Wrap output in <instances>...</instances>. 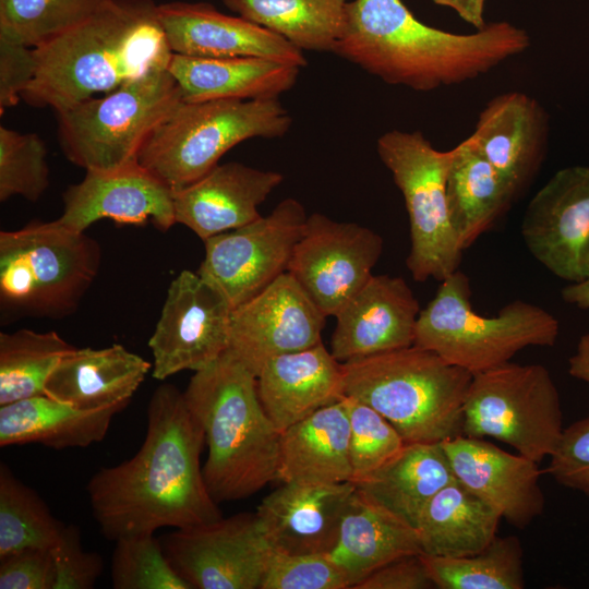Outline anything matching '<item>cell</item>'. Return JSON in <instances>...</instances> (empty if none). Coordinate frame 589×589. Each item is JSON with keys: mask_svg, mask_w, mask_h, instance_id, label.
<instances>
[{"mask_svg": "<svg viewBox=\"0 0 589 589\" xmlns=\"http://www.w3.org/2000/svg\"><path fill=\"white\" fill-rule=\"evenodd\" d=\"M202 426L175 385L165 383L147 407L145 438L130 459L103 467L86 491L94 519L109 541L128 534L184 528L223 517L200 462Z\"/></svg>", "mask_w": 589, "mask_h": 589, "instance_id": "6da1fadb", "label": "cell"}, {"mask_svg": "<svg viewBox=\"0 0 589 589\" xmlns=\"http://www.w3.org/2000/svg\"><path fill=\"white\" fill-rule=\"evenodd\" d=\"M529 46L526 31L505 21L454 34L419 21L401 0H352L333 52L387 84L430 92L476 79Z\"/></svg>", "mask_w": 589, "mask_h": 589, "instance_id": "7a4b0ae2", "label": "cell"}, {"mask_svg": "<svg viewBox=\"0 0 589 589\" xmlns=\"http://www.w3.org/2000/svg\"><path fill=\"white\" fill-rule=\"evenodd\" d=\"M157 7L153 0H110L35 47L36 73L22 99L57 112L167 68L172 52Z\"/></svg>", "mask_w": 589, "mask_h": 589, "instance_id": "3957f363", "label": "cell"}, {"mask_svg": "<svg viewBox=\"0 0 589 589\" xmlns=\"http://www.w3.org/2000/svg\"><path fill=\"white\" fill-rule=\"evenodd\" d=\"M183 396L204 432L203 477L217 504L278 480L280 432L262 406L255 374L229 349L194 373Z\"/></svg>", "mask_w": 589, "mask_h": 589, "instance_id": "277c9868", "label": "cell"}, {"mask_svg": "<svg viewBox=\"0 0 589 589\" xmlns=\"http://www.w3.org/2000/svg\"><path fill=\"white\" fill-rule=\"evenodd\" d=\"M345 396L382 414L406 444L462 435L472 373L437 353L410 346L341 363Z\"/></svg>", "mask_w": 589, "mask_h": 589, "instance_id": "5b68a950", "label": "cell"}, {"mask_svg": "<svg viewBox=\"0 0 589 589\" xmlns=\"http://www.w3.org/2000/svg\"><path fill=\"white\" fill-rule=\"evenodd\" d=\"M560 322L543 308L515 300L494 316L473 310L470 281L459 269L441 281L420 311L414 346L476 374L509 362L527 347H552Z\"/></svg>", "mask_w": 589, "mask_h": 589, "instance_id": "8992f818", "label": "cell"}, {"mask_svg": "<svg viewBox=\"0 0 589 589\" xmlns=\"http://www.w3.org/2000/svg\"><path fill=\"white\" fill-rule=\"evenodd\" d=\"M100 264L99 243L58 219L1 231V309L53 318L72 314Z\"/></svg>", "mask_w": 589, "mask_h": 589, "instance_id": "52a82bcc", "label": "cell"}, {"mask_svg": "<svg viewBox=\"0 0 589 589\" xmlns=\"http://www.w3.org/2000/svg\"><path fill=\"white\" fill-rule=\"evenodd\" d=\"M292 118L278 98L181 103L144 143L139 163L173 191L211 171L241 142L284 136Z\"/></svg>", "mask_w": 589, "mask_h": 589, "instance_id": "ba28073f", "label": "cell"}, {"mask_svg": "<svg viewBox=\"0 0 589 589\" xmlns=\"http://www.w3.org/2000/svg\"><path fill=\"white\" fill-rule=\"evenodd\" d=\"M167 68L131 80L100 97L57 111L64 156L86 171H111L139 161L152 132L182 103Z\"/></svg>", "mask_w": 589, "mask_h": 589, "instance_id": "9c48e42d", "label": "cell"}, {"mask_svg": "<svg viewBox=\"0 0 589 589\" xmlns=\"http://www.w3.org/2000/svg\"><path fill=\"white\" fill-rule=\"evenodd\" d=\"M377 154L401 192L409 217L406 260L417 281H442L461 262L447 207V177L454 151H438L419 131L393 130L377 139Z\"/></svg>", "mask_w": 589, "mask_h": 589, "instance_id": "30bf717a", "label": "cell"}, {"mask_svg": "<svg viewBox=\"0 0 589 589\" xmlns=\"http://www.w3.org/2000/svg\"><path fill=\"white\" fill-rule=\"evenodd\" d=\"M563 430L560 393L544 365L509 361L472 375L462 435L493 437L540 462L552 455Z\"/></svg>", "mask_w": 589, "mask_h": 589, "instance_id": "8fae6325", "label": "cell"}, {"mask_svg": "<svg viewBox=\"0 0 589 589\" xmlns=\"http://www.w3.org/2000/svg\"><path fill=\"white\" fill-rule=\"evenodd\" d=\"M306 217L303 205L288 197L269 215L204 240L197 274L232 309L241 305L287 272Z\"/></svg>", "mask_w": 589, "mask_h": 589, "instance_id": "7c38bea8", "label": "cell"}, {"mask_svg": "<svg viewBox=\"0 0 589 589\" xmlns=\"http://www.w3.org/2000/svg\"><path fill=\"white\" fill-rule=\"evenodd\" d=\"M159 540L191 589H261L273 554L255 513L177 528Z\"/></svg>", "mask_w": 589, "mask_h": 589, "instance_id": "4fadbf2b", "label": "cell"}, {"mask_svg": "<svg viewBox=\"0 0 589 589\" xmlns=\"http://www.w3.org/2000/svg\"><path fill=\"white\" fill-rule=\"evenodd\" d=\"M232 308L197 273L181 271L170 283L148 340L152 375L165 381L185 371H200L229 347Z\"/></svg>", "mask_w": 589, "mask_h": 589, "instance_id": "5bb4252c", "label": "cell"}, {"mask_svg": "<svg viewBox=\"0 0 589 589\" xmlns=\"http://www.w3.org/2000/svg\"><path fill=\"white\" fill-rule=\"evenodd\" d=\"M383 247V238L368 227L313 213L287 272L325 316H335L373 275Z\"/></svg>", "mask_w": 589, "mask_h": 589, "instance_id": "9a60e30c", "label": "cell"}, {"mask_svg": "<svg viewBox=\"0 0 589 589\" xmlns=\"http://www.w3.org/2000/svg\"><path fill=\"white\" fill-rule=\"evenodd\" d=\"M531 255L556 277L579 283L589 276V167L556 171L533 195L521 221Z\"/></svg>", "mask_w": 589, "mask_h": 589, "instance_id": "2e32d148", "label": "cell"}, {"mask_svg": "<svg viewBox=\"0 0 589 589\" xmlns=\"http://www.w3.org/2000/svg\"><path fill=\"white\" fill-rule=\"evenodd\" d=\"M326 317L286 272L232 309L228 349L257 376L269 360L322 342Z\"/></svg>", "mask_w": 589, "mask_h": 589, "instance_id": "e0dca14e", "label": "cell"}, {"mask_svg": "<svg viewBox=\"0 0 589 589\" xmlns=\"http://www.w3.org/2000/svg\"><path fill=\"white\" fill-rule=\"evenodd\" d=\"M105 218L134 226L151 223L167 231L176 224L173 190L139 161L111 171H86L63 193L58 220L84 232Z\"/></svg>", "mask_w": 589, "mask_h": 589, "instance_id": "ac0fdd59", "label": "cell"}, {"mask_svg": "<svg viewBox=\"0 0 589 589\" xmlns=\"http://www.w3.org/2000/svg\"><path fill=\"white\" fill-rule=\"evenodd\" d=\"M420 311L402 277L372 275L336 313L330 352L342 363L410 347Z\"/></svg>", "mask_w": 589, "mask_h": 589, "instance_id": "d6986e66", "label": "cell"}, {"mask_svg": "<svg viewBox=\"0 0 589 589\" xmlns=\"http://www.w3.org/2000/svg\"><path fill=\"white\" fill-rule=\"evenodd\" d=\"M157 14L172 53L201 58L262 57L305 67L301 50L284 37L205 2L158 4Z\"/></svg>", "mask_w": 589, "mask_h": 589, "instance_id": "ffe728a7", "label": "cell"}, {"mask_svg": "<svg viewBox=\"0 0 589 589\" xmlns=\"http://www.w3.org/2000/svg\"><path fill=\"white\" fill-rule=\"evenodd\" d=\"M442 446L456 480L512 526L522 529L543 513L538 462L479 437L459 435Z\"/></svg>", "mask_w": 589, "mask_h": 589, "instance_id": "44dd1931", "label": "cell"}, {"mask_svg": "<svg viewBox=\"0 0 589 589\" xmlns=\"http://www.w3.org/2000/svg\"><path fill=\"white\" fill-rule=\"evenodd\" d=\"M357 486L283 482L257 506L259 526L273 551L284 554H329L344 513Z\"/></svg>", "mask_w": 589, "mask_h": 589, "instance_id": "7402d4cb", "label": "cell"}, {"mask_svg": "<svg viewBox=\"0 0 589 589\" xmlns=\"http://www.w3.org/2000/svg\"><path fill=\"white\" fill-rule=\"evenodd\" d=\"M284 177L238 161L215 166L195 182L173 191L176 223L203 241L261 217L259 206Z\"/></svg>", "mask_w": 589, "mask_h": 589, "instance_id": "603a6c76", "label": "cell"}, {"mask_svg": "<svg viewBox=\"0 0 589 589\" xmlns=\"http://www.w3.org/2000/svg\"><path fill=\"white\" fill-rule=\"evenodd\" d=\"M468 139L517 194L542 164L548 117L540 104L529 95L522 92L504 93L486 104Z\"/></svg>", "mask_w": 589, "mask_h": 589, "instance_id": "cb8c5ba5", "label": "cell"}, {"mask_svg": "<svg viewBox=\"0 0 589 589\" xmlns=\"http://www.w3.org/2000/svg\"><path fill=\"white\" fill-rule=\"evenodd\" d=\"M256 384L262 406L280 433L345 396L341 362L322 342L269 360Z\"/></svg>", "mask_w": 589, "mask_h": 589, "instance_id": "d4e9b609", "label": "cell"}, {"mask_svg": "<svg viewBox=\"0 0 589 589\" xmlns=\"http://www.w3.org/2000/svg\"><path fill=\"white\" fill-rule=\"evenodd\" d=\"M152 366L120 344L75 347L49 376L45 395L80 410L124 409Z\"/></svg>", "mask_w": 589, "mask_h": 589, "instance_id": "484cf974", "label": "cell"}, {"mask_svg": "<svg viewBox=\"0 0 589 589\" xmlns=\"http://www.w3.org/2000/svg\"><path fill=\"white\" fill-rule=\"evenodd\" d=\"M168 71L183 103L273 99L291 89L300 68L262 57L201 58L172 53Z\"/></svg>", "mask_w": 589, "mask_h": 589, "instance_id": "4316f807", "label": "cell"}, {"mask_svg": "<svg viewBox=\"0 0 589 589\" xmlns=\"http://www.w3.org/2000/svg\"><path fill=\"white\" fill-rule=\"evenodd\" d=\"M278 480L310 484L351 482L345 396L280 433Z\"/></svg>", "mask_w": 589, "mask_h": 589, "instance_id": "83f0119b", "label": "cell"}, {"mask_svg": "<svg viewBox=\"0 0 589 589\" xmlns=\"http://www.w3.org/2000/svg\"><path fill=\"white\" fill-rule=\"evenodd\" d=\"M416 554H422L417 530L357 488L344 513L337 543L328 554L345 572L350 588L384 565Z\"/></svg>", "mask_w": 589, "mask_h": 589, "instance_id": "f1b7e54d", "label": "cell"}, {"mask_svg": "<svg viewBox=\"0 0 589 589\" xmlns=\"http://www.w3.org/2000/svg\"><path fill=\"white\" fill-rule=\"evenodd\" d=\"M121 407L80 410L46 395L0 406V446L83 448L104 440Z\"/></svg>", "mask_w": 589, "mask_h": 589, "instance_id": "f546056e", "label": "cell"}, {"mask_svg": "<svg viewBox=\"0 0 589 589\" xmlns=\"http://www.w3.org/2000/svg\"><path fill=\"white\" fill-rule=\"evenodd\" d=\"M455 481L442 443H413L406 444L394 459L356 486L416 529L431 498Z\"/></svg>", "mask_w": 589, "mask_h": 589, "instance_id": "4dcf8cb0", "label": "cell"}, {"mask_svg": "<svg viewBox=\"0 0 589 589\" xmlns=\"http://www.w3.org/2000/svg\"><path fill=\"white\" fill-rule=\"evenodd\" d=\"M453 151L447 207L450 225L465 251L505 213L516 192L468 137Z\"/></svg>", "mask_w": 589, "mask_h": 589, "instance_id": "1f68e13d", "label": "cell"}, {"mask_svg": "<svg viewBox=\"0 0 589 589\" xmlns=\"http://www.w3.org/2000/svg\"><path fill=\"white\" fill-rule=\"evenodd\" d=\"M500 514L457 480L438 491L416 530L422 554L462 557L485 549L497 536Z\"/></svg>", "mask_w": 589, "mask_h": 589, "instance_id": "d6a6232c", "label": "cell"}, {"mask_svg": "<svg viewBox=\"0 0 589 589\" xmlns=\"http://www.w3.org/2000/svg\"><path fill=\"white\" fill-rule=\"evenodd\" d=\"M239 16L299 50L330 51L341 38L350 0H223Z\"/></svg>", "mask_w": 589, "mask_h": 589, "instance_id": "836d02e7", "label": "cell"}, {"mask_svg": "<svg viewBox=\"0 0 589 589\" xmlns=\"http://www.w3.org/2000/svg\"><path fill=\"white\" fill-rule=\"evenodd\" d=\"M75 347L57 332L0 333V406L45 395L46 383Z\"/></svg>", "mask_w": 589, "mask_h": 589, "instance_id": "e575fe53", "label": "cell"}, {"mask_svg": "<svg viewBox=\"0 0 589 589\" xmlns=\"http://www.w3.org/2000/svg\"><path fill=\"white\" fill-rule=\"evenodd\" d=\"M438 589H522L524 550L516 536L495 537L482 551L462 557L422 554Z\"/></svg>", "mask_w": 589, "mask_h": 589, "instance_id": "d590c367", "label": "cell"}, {"mask_svg": "<svg viewBox=\"0 0 589 589\" xmlns=\"http://www.w3.org/2000/svg\"><path fill=\"white\" fill-rule=\"evenodd\" d=\"M65 525L32 488L0 464V557L24 549L55 548Z\"/></svg>", "mask_w": 589, "mask_h": 589, "instance_id": "8d00e7d4", "label": "cell"}, {"mask_svg": "<svg viewBox=\"0 0 589 589\" xmlns=\"http://www.w3.org/2000/svg\"><path fill=\"white\" fill-rule=\"evenodd\" d=\"M110 0H0V37L37 47L82 23Z\"/></svg>", "mask_w": 589, "mask_h": 589, "instance_id": "74e56055", "label": "cell"}, {"mask_svg": "<svg viewBox=\"0 0 589 589\" xmlns=\"http://www.w3.org/2000/svg\"><path fill=\"white\" fill-rule=\"evenodd\" d=\"M110 572L115 589H191L170 566L154 533L118 538Z\"/></svg>", "mask_w": 589, "mask_h": 589, "instance_id": "f35d334b", "label": "cell"}, {"mask_svg": "<svg viewBox=\"0 0 589 589\" xmlns=\"http://www.w3.org/2000/svg\"><path fill=\"white\" fill-rule=\"evenodd\" d=\"M47 149L36 133L0 127V200L21 195L35 202L49 187Z\"/></svg>", "mask_w": 589, "mask_h": 589, "instance_id": "ab89813d", "label": "cell"}, {"mask_svg": "<svg viewBox=\"0 0 589 589\" xmlns=\"http://www.w3.org/2000/svg\"><path fill=\"white\" fill-rule=\"evenodd\" d=\"M349 418V458L352 483L368 478L406 446L398 431L376 410L345 396Z\"/></svg>", "mask_w": 589, "mask_h": 589, "instance_id": "60d3db41", "label": "cell"}, {"mask_svg": "<svg viewBox=\"0 0 589 589\" xmlns=\"http://www.w3.org/2000/svg\"><path fill=\"white\" fill-rule=\"evenodd\" d=\"M345 572L328 554L273 551L261 589H348Z\"/></svg>", "mask_w": 589, "mask_h": 589, "instance_id": "b9f144b4", "label": "cell"}, {"mask_svg": "<svg viewBox=\"0 0 589 589\" xmlns=\"http://www.w3.org/2000/svg\"><path fill=\"white\" fill-rule=\"evenodd\" d=\"M55 565L53 589H92L104 570L103 557L83 549L80 529L67 525L50 550Z\"/></svg>", "mask_w": 589, "mask_h": 589, "instance_id": "7bdbcfd3", "label": "cell"}, {"mask_svg": "<svg viewBox=\"0 0 589 589\" xmlns=\"http://www.w3.org/2000/svg\"><path fill=\"white\" fill-rule=\"evenodd\" d=\"M550 458L554 480L589 497V416L564 428Z\"/></svg>", "mask_w": 589, "mask_h": 589, "instance_id": "ee69618b", "label": "cell"}, {"mask_svg": "<svg viewBox=\"0 0 589 589\" xmlns=\"http://www.w3.org/2000/svg\"><path fill=\"white\" fill-rule=\"evenodd\" d=\"M50 550L24 549L0 557V589H53Z\"/></svg>", "mask_w": 589, "mask_h": 589, "instance_id": "f6af8a7d", "label": "cell"}, {"mask_svg": "<svg viewBox=\"0 0 589 589\" xmlns=\"http://www.w3.org/2000/svg\"><path fill=\"white\" fill-rule=\"evenodd\" d=\"M36 73L34 47L0 37V109L15 106Z\"/></svg>", "mask_w": 589, "mask_h": 589, "instance_id": "bcb514c9", "label": "cell"}, {"mask_svg": "<svg viewBox=\"0 0 589 589\" xmlns=\"http://www.w3.org/2000/svg\"><path fill=\"white\" fill-rule=\"evenodd\" d=\"M354 589H431L436 588L422 554L397 558L376 569Z\"/></svg>", "mask_w": 589, "mask_h": 589, "instance_id": "7dc6e473", "label": "cell"}, {"mask_svg": "<svg viewBox=\"0 0 589 589\" xmlns=\"http://www.w3.org/2000/svg\"><path fill=\"white\" fill-rule=\"evenodd\" d=\"M434 3L455 10L458 15L474 28L481 29L486 24L483 19L485 0H433Z\"/></svg>", "mask_w": 589, "mask_h": 589, "instance_id": "c3c4849f", "label": "cell"}, {"mask_svg": "<svg viewBox=\"0 0 589 589\" xmlns=\"http://www.w3.org/2000/svg\"><path fill=\"white\" fill-rule=\"evenodd\" d=\"M568 372L589 384V333L579 338L575 352L568 359Z\"/></svg>", "mask_w": 589, "mask_h": 589, "instance_id": "681fc988", "label": "cell"}, {"mask_svg": "<svg viewBox=\"0 0 589 589\" xmlns=\"http://www.w3.org/2000/svg\"><path fill=\"white\" fill-rule=\"evenodd\" d=\"M563 300L581 310L589 309V276L579 283H570L562 289Z\"/></svg>", "mask_w": 589, "mask_h": 589, "instance_id": "f907efd6", "label": "cell"}]
</instances>
